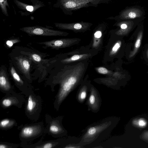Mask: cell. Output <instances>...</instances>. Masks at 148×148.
<instances>
[{
    "mask_svg": "<svg viewBox=\"0 0 148 148\" xmlns=\"http://www.w3.org/2000/svg\"><path fill=\"white\" fill-rule=\"evenodd\" d=\"M89 60L66 64L58 73L56 78L60 85L57 96L59 105L83 81Z\"/></svg>",
    "mask_w": 148,
    "mask_h": 148,
    "instance_id": "cell-1",
    "label": "cell"
},
{
    "mask_svg": "<svg viewBox=\"0 0 148 148\" xmlns=\"http://www.w3.org/2000/svg\"><path fill=\"white\" fill-rule=\"evenodd\" d=\"M118 120L117 117L111 116L88 125L82 131L78 145L82 148H95L110 136Z\"/></svg>",
    "mask_w": 148,
    "mask_h": 148,
    "instance_id": "cell-2",
    "label": "cell"
},
{
    "mask_svg": "<svg viewBox=\"0 0 148 148\" xmlns=\"http://www.w3.org/2000/svg\"><path fill=\"white\" fill-rule=\"evenodd\" d=\"M97 52L88 47H81L67 53V56L62 59L61 62L63 64H68L86 60H89L96 55Z\"/></svg>",
    "mask_w": 148,
    "mask_h": 148,
    "instance_id": "cell-3",
    "label": "cell"
},
{
    "mask_svg": "<svg viewBox=\"0 0 148 148\" xmlns=\"http://www.w3.org/2000/svg\"><path fill=\"white\" fill-rule=\"evenodd\" d=\"M88 95L86 102L88 110L97 113L101 107L102 99L98 90L92 84Z\"/></svg>",
    "mask_w": 148,
    "mask_h": 148,
    "instance_id": "cell-4",
    "label": "cell"
},
{
    "mask_svg": "<svg viewBox=\"0 0 148 148\" xmlns=\"http://www.w3.org/2000/svg\"><path fill=\"white\" fill-rule=\"evenodd\" d=\"M80 41V39L77 38H64L54 39L37 43L43 45L46 47L58 49L69 47L78 44Z\"/></svg>",
    "mask_w": 148,
    "mask_h": 148,
    "instance_id": "cell-5",
    "label": "cell"
},
{
    "mask_svg": "<svg viewBox=\"0 0 148 148\" xmlns=\"http://www.w3.org/2000/svg\"><path fill=\"white\" fill-rule=\"evenodd\" d=\"M23 31L31 35L66 36L68 34L65 32L39 27H25L23 29Z\"/></svg>",
    "mask_w": 148,
    "mask_h": 148,
    "instance_id": "cell-6",
    "label": "cell"
},
{
    "mask_svg": "<svg viewBox=\"0 0 148 148\" xmlns=\"http://www.w3.org/2000/svg\"><path fill=\"white\" fill-rule=\"evenodd\" d=\"M91 84L88 76L86 75L80 85L76 94V99L78 102L81 104L84 102L89 92Z\"/></svg>",
    "mask_w": 148,
    "mask_h": 148,
    "instance_id": "cell-7",
    "label": "cell"
},
{
    "mask_svg": "<svg viewBox=\"0 0 148 148\" xmlns=\"http://www.w3.org/2000/svg\"><path fill=\"white\" fill-rule=\"evenodd\" d=\"M15 60L18 68L27 77H29L30 70L29 60L26 58L22 56L16 57Z\"/></svg>",
    "mask_w": 148,
    "mask_h": 148,
    "instance_id": "cell-8",
    "label": "cell"
},
{
    "mask_svg": "<svg viewBox=\"0 0 148 148\" xmlns=\"http://www.w3.org/2000/svg\"><path fill=\"white\" fill-rule=\"evenodd\" d=\"M143 12L139 9L131 8L124 11L121 14L122 17L125 19H134L141 16Z\"/></svg>",
    "mask_w": 148,
    "mask_h": 148,
    "instance_id": "cell-9",
    "label": "cell"
},
{
    "mask_svg": "<svg viewBox=\"0 0 148 148\" xmlns=\"http://www.w3.org/2000/svg\"><path fill=\"white\" fill-rule=\"evenodd\" d=\"M0 87L5 90H8L10 88V85L5 71L1 69L0 72Z\"/></svg>",
    "mask_w": 148,
    "mask_h": 148,
    "instance_id": "cell-10",
    "label": "cell"
},
{
    "mask_svg": "<svg viewBox=\"0 0 148 148\" xmlns=\"http://www.w3.org/2000/svg\"><path fill=\"white\" fill-rule=\"evenodd\" d=\"M102 33L100 31H98L95 32L94 35L92 45V50L96 52V48L97 49L101 47V41Z\"/></svg>",
    "mask_w": 148,
    "mask_h": 148,
    "instance_id": "cell-11",
    "label": "cell"
},
{
    "mask_svg": "<svg viewBox=\"0 0 148 148\" xmlns=\"http://www.w3.org/2000/svg\"><path fill=\"white\" fill-rule=\"evenodd\" d=\"M142 34L143 33L142 31H140L139 33L137 38L135 44L134 50L130 54V57H132L136 53L137 50L140 47L141 43V40L142 36Z\"/></svg>",
    "mask_w": 148,
    "mask_h": 148,
    "instance_id": "cell-12",
    "label": "cell"
},
{
    "mask_svg": "<svg viewBox=\"0 0 148 148\" xmlns=\"http://www.w3.org/2000/svg\"><path fill=\"white\" fill-rule=\"evenodd\" d=\"M34 128L31 127H26L22 130V135L24 137H28L32 135L34 133Z\"/></svg>",
    "mask_w": 148,
    "mask_h": 148,
    "instance_id": "cell-13",
    "label": "cell"
},
{
    "mask_svg": "<svg viewBox=\"0 0 148 148\" xmlns=\"http://www.w3.org/2000/svg\"><path fill=\"white\" fill-rule=\"evenodd\" d=\"M121 44V41L119 40L116 42L111 48L109 54L110 57L115 54L120 48Z\"/></svg>",
    "mask_w": 148,
    "mask_h": 148,
    "instance_id": "cell-14",
    "label": "cell"
},
{
    "mask_svg": "<svg viewBox=\"0 0 148 148\" xmlns=\"http://www.w3.org/2000/svg\"><path fill=\"white\" fill-rule=\"evenodd\" d=\"M10 71L11 74L14 80L18 82L21 84H23V81L16 71L14 68L12 66V67Z\"/></svg>",
    "mask_w": 148,
    "mask_h": 148,
    "instance_id": "cell-15",
    "label": "cell"
},
{
    "mask_svg": "<svg viewBox=\"0 0 148 148\" xmlns=\"http://www.w3.org/2000/svg\"><path fill=\"white\" fill-rule=\"evenodd\" d=\"M36 105V102L33 100L31 96L29 95L27 106V110L29 112L32 111L35 107Z\"/></svg>",
    "mask_w": 148,
    "mask_h": 148,
    "instance_id": "cell-16",
    "label": "cell"
},
{
    "mask_svg": "<svg viewBox=\"0 0 148 148\" xmlns=\"http://www.w3.org/2000/svg\"><path fill=\"white\" fill-rule=\"evenodd\" d=\"M133 123L134 125H138L139 127H144L147 124L146 121L143 119L134 120L133 121Z\"/></svg>",
    "mask_w": 148,
    "mask_h": 148,
    "instance_id": "cell-17",
    "label": "cell"
},
{
    "mask_svg": "<svg viewBox=\"0 0 148 148\" xmlns=\"http://www.w3.org/2000/svg\"><path fill=\"white\" fill-rule=\"evenodd\" d=\"M96 69L97 71L100 74H106L110 73V71L104 67H100L97 68Z\"/></svg>",
    "mask_w": 148,
    "mask_h": 148,
    "instance_id": "cell-18",
    "label": "cell"
},
{
    "mask_svg": "<svg viewBox=\"0 0 148 148\" xmlns=\"http://www.w3.org/2000/svg\"><path fill=\"white\" fill-rule=\"evenodd\" d=\"M19 40L18 39H12L7 41L6 43L8 47H11L14 43L19 42Z\"/></svg>",
    "mask_w": 148,
    "mask_h": 148,
    "instance_id": "cell-19",
    "label": "cell"
},
{
    "mask_svg": "<svg viewBox=\"0 0 148 148\" xmlns=\"http://www.w3.org/2000/svg\"><path fill=\"white\" fill-rule=\"evenodd\" d=\"M31 58L35 61L39 62L41 60V57L38 55L33 53L31 55Z\"/></svg>",
    "mask_w": 148,
    "mask_h": 148,
    "instance_id": "cell-20",
    "label": "cell"
},
{
    "mask_svg": "<svg viewBox=\"0 0 148 148\" xmlns=\"http://www.w3.org/2000/svg\"><path fill=\"white\" fill-rule=\"evenodd\" d=\"M12 101L9 99H5L2 101V104L4 106L8 107L10 106L12 104Z\"/></svg>",
    "mask_w": 148,
    "mask_h": 148,
    "instance_id": "cell-21",
    "label": "cell"
},
{
    "mask_svg": "<svg viewBox=\"0 0 148 148\" xmlns=\"http://www.w3.org/2000/svg\"><path fill=\"white\" fill-rule=\"evenodd\" d=\"M10 123V121L8 119H4L2 120L0 123L1 127H5L8 125Z\"/></svg>",
    "mask_w": 148,
    "mask_h": 148,
    "instance_id": "cell-22",
    "label": "cell"
},
{
    "mask_svg": "<svg viewBox=\"0 0 148 148\" xmlns=\"http://www.w3.org/2000/svg\"><path fill=\"white\" fill-rule=\"evenodd\" d=\"M73 28L74 29L77 30H80L82 28V26L80 24L77 23L74 25Z\"/></svg>",
    "mask_w": 148,
    "mask_h": 148,
    "instance_id": "cell-23",
    "label": "cell"
},
{
    "mask_svg": "<svg viewBox=\"0 0 148 148\" xmlns=\"http://www.w3.org/2000/svg\"><path fill=\"white\" fill-rule=\"evenodd\" d=\"M52 147V144L51 143H48L45 144L42 147L44 148H51Z\"/></svg>",
    "mask_w": 148,
    "mask_h": 148,
    "instance_id": "cell-24",
    "label": "cell"
},
{
    "mask_svg": "<svg viewBox=\"0 0 148 148\" xmlns=\"http://www.w3.org/2000/svg\"><path fill=\"white\" fill-rule=\"evenodd\" d=\"M26 8L28 11L30 12L33 11V7L31 6H27L26 7Z\"/></svg>",
    "mask_w": 148,
    "mask_h": 148,
    "instance_id": "cell-25",
    "label": "cell"
},
{
    "mask_svg": "<svg viewBox=\"0 0 148 148\" xmlns=\"http://www.w3.org/2000/svg\"><path fill=\"white\" fill-rule=\"evenodd\" d=\"M144 136H145V137L147 139H148V132H146L144 134Z\"/></svg>",
    "mask_w": 148,
    "mask_h": 148,
    "instance_id": "cell-26",
    "label": "cell"
},
{
    "mask_svg": "<svg viewBox=\"0 0 148 148\" xmlns=\"http://www.w3.org/2000/svg\"><path fill=\"white\" fill-rule=\"evenodd\" d=\"M7 147L5 145H0V148H5Z\"/></svg>",
    "mask_w": 148,
    "mask_h": 148,
    "instance_id": "cell-27",
    "label": "cell"
},
{
    "mask_svg": "<svg viewBox=\"0 0 148 148\" xmlns=\"http://www.w3.org/2000/svg\"><path fill=\"white\" fill-rule=\"evenodd\" d=\"M4 0H0V2H2Z\"/></svg>",
    "mask_w": 148,
    "mask_h": 148,
    "instance_id": "cell-28",
    "label": "cell"
},
{
    "mask_svg": "<svg viewBox=\"0 0 148 148\" xmlns=\"http://www.w3.org/2000/svg\"><path fill=\"white\" fill-rule=\"evenodd\" d=\"M147 55H148V52Z\"/></svg>",
    "mask_w": 148,
    "mask_h": 148,
    "instance_id": "cell-29",
    "label": "cell"
}]
</instances>
